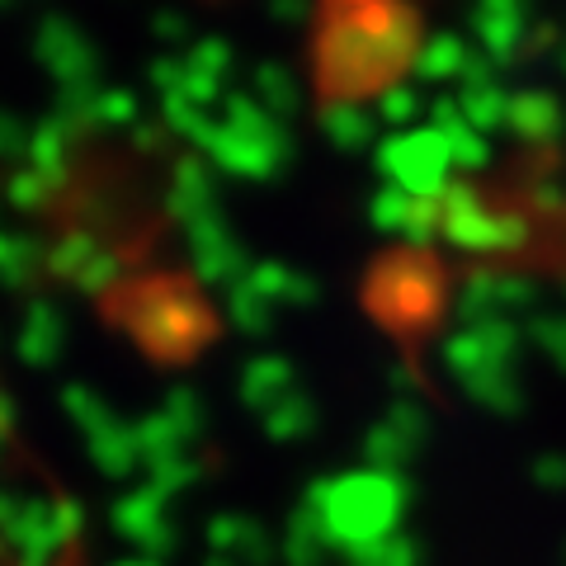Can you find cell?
I'll return each mask as SVG.
<instances>
[{
    "mask_svg": "<svg viewBox=\"0 0 566 566\" xmlns=\"http://www.w3.org/2000/svg\"><path fill=\"white\" fill-rule=\"evenodd\" d=\"M20 566H95L91 562V553H85V543L81 538H66V543H57L48 557H39V562H20Z\"/></svg>",
    "mask_w": 566,
    "mask_h": 566,
    "instance_id": "6da1fadb",
    "label": "cell"
}]
</instances>
